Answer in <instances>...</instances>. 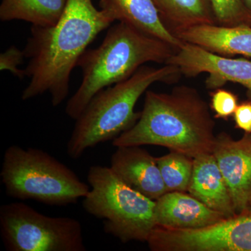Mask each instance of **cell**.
I'll return each instance as SVG.
<instances>
[{"label": "cell", "mask_w": 251, "mask_h": 251, "mask_svg": "<svg viewBox=\"0 0 251 251\" xmlns=\"http://www.w3.org/2000/svg\"><path fill=\"white\" fill-rule=\"evenodd\" d=\"M242 1H244V4L251 14V0H242Z\"/></svg>", "instance_id": "7402d4cb"}, {"label": "cell", "mask_w": 251, "mask_h": 251, "mask_svg": "<svg viewBox=\"0 0 251 251\" xmlns=\"http://www.w3.org/2000/svg\"><path fill=\"white\" fill-rule=\"evenodd\" d=\"M0 231L9 251H85L80 221L51 217L23 202L0 207Z\"/></svg>", "instance_id": "52a82bcc"}, {"label": "cell", "mask_w": 251, "mask_h": 251, "mask_svg": "<svg viewBox=\"0 0 251 251\" xmlns=\"http://www.w3.org/2000/svg\"><path fill=\"white\" fill-rule=\"evenodd\" d=\"M236 128L251 133V100H248L239 103L234 114Z\"/></svg>", "instance_id": "44dd1931"}, {"label": "cell", "mask_w": 251, "mask_h": 251, "mask_svg": "<svg viewBox=\"0 0 251 251\" xmlns=\"http://www.w3.org/2000/svg\"><path fill=\"white\" fill-rule=\"evenodd\" d=\"M87 181L91 189L82 206L91 216L103 220L105 233L124 244L147 242L156 226V201L126 184L110 167L91 166Z\"/></svg>", "instance_id": "8992f818"}, {"label": "cell", "mask_w": 251, "mask_h": 251, "mask_svg": "<svg viewBox=\"0 0 251 251\" xmlns=\"http://www.w3.org/2000/svg\"><path fill=\"white\" fill-rule=\"evenodd\" d=\"M238 105L237 96L230 91L220 87L211 93L210 108L216 119L228 120L233 116Z\"/></svg>", "instance_id": "d6986e66"}, {"label": "cell", "mask_w": 251, "mask_h": 251, "mask_svg": "<svg viewBox=\"0 0 251 251\" xmlns=\"http://www.w3.org/2000/svg\"><path fill=\"white\" fill-rule=\"evenodd\" d=\"M193 159L192 157L175 151L156 158L168 192H188L192 178Z\"/></svg>", "instance_id": "e0dca14e"}, {"label": "cell", "mask_w": 251, "mask_h": 251, "mask_svg": "<svg viewBox=\"0 0 251 251\" xmlns=\"http://www.w3.org/2000/svg\"><path fill=\"white\" fill-rule=\"evenodd\" d=\"M156 226L173 229H200L226 217L188 192H167L156 201Z\"/></svg>", "instance_id": "8fae6325"}, {"label": "cell", "mask_w": 251, "mask_h": 251, "mask_svg": "<svg viewBox=\"0 0 251 251\" xmlns=\"http://www.w3.org/2000/svg\"><path fill=\"white\" fill-rule=\"evenodd\" d=\"M215 126L209 105L196 89L181 85L169 93L148 90L138 121L112 145H156L195 158L213 153Z\"/></svg>", "instance_id": "7a4b0ae2"}, {"label": "cell", "mask_w": 251, "mask_h": 251, "mask_svg": "<svg viewBox=\"0 0 251 251\" xmlns=\"http://www.w3.org/2000/svg\"><path fill=\"white\" fill-rule=\"evenodd\" d=\"M99 5L114 21L127 23L176 50L184 44L167 29L152 0H100Z\"/></svg>", "instance_id": "5bb4252c"}, {"label": "cell", "mask_w": 251, "mask_h": 251, "mask_svg": "<svg viewBox=\"0 0 251 251\" xmlns=\"http://www.w3.org/2000/svg\"><path fill=\"white\" fill-rule=\"evenodd\" d=\"M175 36L213 53L251 58V26L201 25L179 31Z\"/></svg>", "instance_id": "7c38bea8"}, {"label": "cell", "mask_w": 251, "mask_h": 251, "mask_svg": "<svg viewBox=\"0 0 251 251\" xmlns=\"http://www.w3.org/2000/svg\"><path fill=\"white\" fill-rule=\"evenodd\" d=\"M216 24L251 26V14L242 0H209Z\"/></svg>", "instance_id": "ac0fdd59"}, {"label": "cell", "mask_w": 251, "mask_h": 251, "mask_svg": "<svg viewBox=\"0 0 251 251\" xmlns=\"http://www.w3.org/2000/svg\"><path fill=\"white\" fill-rule=\"evenodd\" d=\"M25 57L24 51L20 50L16 46H12L0 54V70L9 71L14 76L22 79L25 75V70L18 69Z\"/></svg>", "instance_id": "ffe728a7"}, {"label": "cell", "mask_w": 251, "mask_h": 251, "mask_svg": "<svg viewBox=\"0 0 251 251\" xmlns=\"http://www.w3.org/2000/svg\"><path fill=\"white\" fill-rule=\"evenodd\" d=\"M162 22L175 36L193 26L216 24L209 0H152Z\"/></svg>", "instance_id": "9a60e30c"}, {"label": "cell", "mask_w": 251, "mask_h": 251, "mask_svg": "<svg viewBox=\"0 0 251 251\" xmlns=\"http://www.w3.org/2000/svg\"><path fill=\"white\" fill-rule=\"evenodd\" d=\"M67 2L68 0H1L0 20H18L32 26L51 27L62 18Z\"/></svg>", "instance_id": "2e32d148"}, {"label": "cell", "mask_w": 251, "mask_h": 251, "mask_svg": "<svg viewBox=\"0 0 251 251\" xmlns=\"http://www.w3.org/2000/svg\"><path fill=\"white\" fill-rule=\"evenodd\" d=\"M246 214H251V198L250 201H249V204H248L247 211Z\"/></svg>", "instance_id": "603a6c76"}, {"label": "cell", "mask_w": 251, "mask_h": 251, "mask_svg": "<svg viewBox=\"0 0 251 251\" xmlns=\"http://www.w3.org/2000/svg\"><path fill=\"white\" fill-rule=\"evenodd\" d=\"M181 74L173 64L155 68L143 66L129 78L100 90L75 120L67 143V154L80 158L87 150L113 140L136 123L140 112L135 104L155 82H171Z\"/></svg>", "instance_id": "277c9868"}, {"label": "cell", "mask_w": 251, "mask_h": 251, "mask_svg": "<svg viewBox=\"0 0 251 251\" xmlns=\"http://www.w3.org/2000/svg\"><path fill=\"white\" fill-rule=\"evenodd\" d=\"M212 153L228 188L236 214H246L251 198V133L234 140L221 132L216 135Z\"/></svg>", "instance_id": "9c48e42d"}, {"label": "cell", "mask_w": 251, "mask_h": 251, "mask_svg": "<svg viewBox=\"0 0 251 251\" xmlns=\"http://www.w3.org/2000/svg\"><path fill=\"white\" fill-rule=\"evenodd\" d=\"M166 64H173L182 75L195 77L204 73L209 74L206 87L211 90L220 88L231 82L244 86L251 100V61L244 58H230L213 53L199 46L184 42Z\"/></svg>", "instance_id": "ba28073f"}, {"label": "cell", "mask_w": 251, "mask_h": 251, "mask_svg": "<svg viewBox=\"0 0 251 251\" xmlns=\"http://www.w3.org/2000/svg\"><path fill=\"white\" fill-rule=\"evenodd\" d=\"M176 50L166 41L119 21L98 48L81 56L77 67L82 69V81L68 100L66 114L76 120L100 90L129 78L146 63L166 64Z\"/></svg>", "instance_id": "3957f363"}, {"label": "cell", "mask_w": 251, "mask_h": 251, "mask_svg": "<svg viewBox=\"0 0 251 251\" xmlns=\"http://www.w3.org/2000/svg\"><path fill=\"white\" fill-rule=\"evenodd\" d=\"M115 22L92 0H68L59 22L51 27L31 26L24 49L29 59L25 69L30 81L22 94L23 100L50 94L52 106L67 98L73 69L87 46Z\"/></svg>", "instance_id": "6da1fadb"}, {"label": "cell", "mask_w": 251, "mask_h": 251, "mask_svg": "<svg viewBox=\"0 0 251 251\" xmlns=\"http://www.w3.org/2000/svg\"><path fill=\"white\" fill-rule=\"evenodd\" d=\"M141 147H117L110 168L126 184L156 201L168 191L156 158Z\"/></svg>", "instance_id": "30bf717a"}, {"label": "cell", "mask_w": 251, "mask_h": 251, "mask_svg": "<svg viewBox=\"0 0 251 251\" xmlns=\"http://www.w3.org/2000/svg\"><path fill=\"white\" fill-rule=\"evenodd\" d=\"M188 193L226 219L237 215L228 188L213 153L193 159Z\"/></svg>", "instance_id": "4fadbf2b"}, {"label": "cell", "mask_w": 251, "mask_h": 251, "mask_svg": "<svg viewBox=\"0 0 251 251\" xmlns=\"http://www.w3.org/2000/svg\"><path fill=\"white\" fill-rule=\"evenodd\" d=\"M9 197L50 206L75 204L90 191L65 164L40 149H6L0 173Z\"/></svg>", "instance_id": "5b68a950"}]
</instances>
